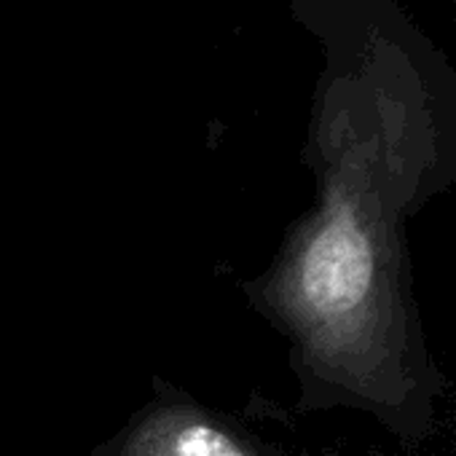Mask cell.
Segmentation results:
<instances>
[{
    "label": "cell",
    "instance_id": "6da1fadb",
    "mask_svg": "<svg viewBox=\"0 0 456 456\" xmlns=\"http://www.w3.org/2000/svg\"><path fill=\"white\" fill-rule=\"evenodd\" d=\"M429 132L403 108L336 132L320 201L264 285L304 368L411 432L427 429L437 392L405 256V223L440 175Z\"/></svg>",
    "mask_w": 456,
    "mask_h": 456
},
{
    "label": "cell",
    "instance_id": "7a4b0ae2",
    "mask_svg": "<svg viewBox=\"0 0 456 456\" xmlns=\"http://www.w3.org/2000/svg\"><path fill=\"white\" fill-rule=\"evenodd\" d=\"M121 456H256L199 408H164L145 416Z\"/></svg>",
    "mask_w": 456,
    "mask_h": 456
}]
</instances>
